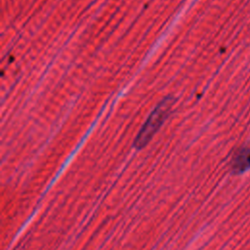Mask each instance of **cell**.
Returning a JSON list of instances; mask_svg holds the SVG:
<instances>
[{
	"mask_svg": "<svg viewBox=\"0 0 250 250\" xmlns=\"http://www.w3.org/2000/svg\"><path fill=\"white\" fill-rule=\"evenodd\" d=\"M172 104V98H166L155 107V109L150 113L146 122L145 123L136 138V147L142 148L151 140L153 135L156 133V131L159 129V127L162 125L163 121L169 114Z\"/></svg>",
	"mask_w": 250,
	"mask_h": 250,
	"instance_id": "cell-1",
	"label": "cell"
}]
</instances>
